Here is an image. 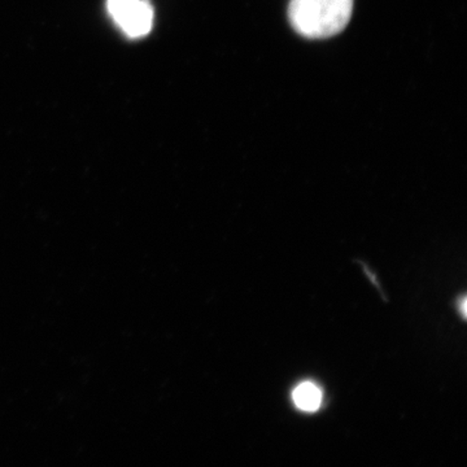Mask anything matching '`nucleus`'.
Listing matches in <instances>:
<instances>
[{
  "label": "nucleus",
  "mask_w": 467,
  "mask_h": 467,
  "mask_svg": "<svg viewBox=\"0 0 467 467\" xmlns=\"http://www.w3.org/2000/svg\"><path fill=\"white\" fill-rule=\"evenodd\" d=\"M353 0H292V27L306 38H330L348 26Z\"/></svg>",
  "instance_id": "f257e3e1"
},
{
  "label": "nucleus",
  "mask_w": 467,
  "mask_h": 467,
  "mask_svg": "<svg viewBox=\"0 0 467 467\" xmlns=\"http://www.w3.org/2000/svg\"><path fill=\"white\" fill-rule=\"evenodd\" d=\"M117 24L129 36L138 38L146 36L152 27L153 9L147 0H140L138 5Z\"/></svg>",
  "instance_id": "f03ea898"
},
{
  "label": "nucleus",
  "mask_w": 467,
  "mask_h": 467,
  "mask_svg": "<svg viewBox=\"0 0 467 467\" xmlns=\"http://www.w3.org/2000/svg\"><path fill=\"white\" fill-rule=\"evenodd\" d=\"M295 405L304 411L318 410L322 404V392L316 384L313 383H303L295 389L294 395Z\"/></svg>",
  "instance_id": "7ed1b4c3"
},
{
  "label": "nucleus",
  "mask_w": 467,
  "mask_h": 467,
  "mask_svg": "<svg viewBox=\"0 0 467 467\" xmlns=\"http://www.w3.org/2000/svg\"><path fill=\"white\" fill-rule=\"evenodd\" d=\"M140 0H109V11L115 18L116 23H119L125 15L133 9Z\"/></svg>",
  "instance_id": "20e7f679"
}]
</instances>
